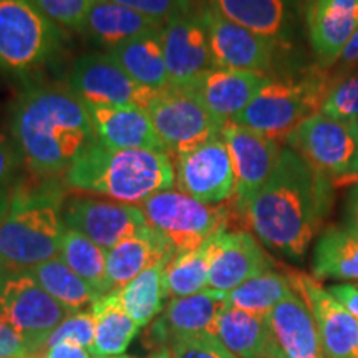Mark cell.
Returning <instances> with one entry per match:
<instances>
[{
    "label": "cell",
    "mask_w": 358,
    "mask_h": 358,
    "mask_svg": "<svg viewBox=\"0 0 358 358\" xmlns=\"http://www.w3.org/2000/svg\"><path fill=\"white\" fill-rule=\"evenodd\" d=\"M24 159L12 134L0 131V186H12L20 178Z\"/></svg>",
    "instance_id": "41"
},
{
    "label": "cell",
    "mask_w": 358,
    "mask_h": 358,
    "mask_svg": "<svg viewBox=\"0 0 358 358\" xmlns=\"http://www.w3.org/2000/svg\"><path fill=\"white\" fill-rule=\"evenodd\" d=\"M0 358H34L22 335L2 317H0Z\"/></svg>",
    "instance_id": "42"
},
{
    "label": "cell",
    "mask_w": 358,
    "mask_h": 358,
    "mask_svg": "<svg viewBox=\"0 0 358 358\" xmlns=\"http://www.w3.org/2000/svg\"><path fill=\"white\" fill-rule=\"evenodd\" d=\"M303 19L317 65L330 69L358 29V0H306Z\"/></svg>",
    "instance_id": "20"
},
{
    "label": "cell",
    "mask_w": 358,
    "mask_h": 358,
    "mask_svg": "<svg viewBox=\"0 0 358 358\" xmlns=\"http://www.w3.org/2000/svg\"><path fill=\"white\" fill-rule=\"evenodd\" d=\"M292 289L310 308L327 358H358V320L313 277L285 268Z\"/></svg>",
    "instance_id": "16"
},
{
    "label": "cell",
    "mask_w": 358,
    "mask_h": 358,
    "mask_svg": "<svg viewBox=\"0 0 358 358\" xmlns=\"http://www.w3.org/2000/svg\"><path fill=\"white\" fill-rule=\"evenodd\" d=\"M95 313L92 308L87 310H78V312H70L65 317V320L57 327L55 330L50 334V337L45 342L43 350L50 348L58 343H77L88 350L93 348V342H95ZM42 350V352H43ZM40 352V353H42ZM38 353V355H40Z\"/></svg>",
    "instance_id": "37"
},
{
    "label": "cell",
    "mask_w": 358,
    "mask_h": 358,
    "mask_svg": "<svg viewBox=\"0 0 358 358\" xmlns=\"http://www.w3.org/2000/svg\"><path fill=\"white\" fill-rule=\"evenodd\" d=\"M69 88L88 106H136L148 110L158 90L140 85L108 53H85L69 75Z\"/></svg>",
    "instance_id": "10"
},
{
    "label": "cell",
    "mask_w": 358,
    "mask_h": 358,
    "mask_svg": "<svg viewBox=\"0 0 358 358\" xmlns=\"http://www.w3.org/2000/svg\"><path fill=\"white\" fill-rule=\"evenodd\" d=\"M146 358H173V350L171 347H158Z\"/></svg>",
    "instance_id": "49"
},
{
    "label": "cell",
    "mask_w": 358,
    "mask_h": 358,
    "mask_svg": "<svg viewBox=\"0 0 358 358\" xmlns=\"http://www.w3.org/2000/svg\"><path fill=\"white\" fill-rule=\"evenodd\" d=\"M330 181H332L334 189H340V187H348V186L355 187L358 186V171L352 174H345V176L330 179Z\"/></svg>",
    "instance_id": "47"
},
{
    "label": "cell",
    "mask_w": 358,
    "mask_h": 358,
    "mask_svg": "<svg viewBox=\"0 0 358 358\" xmlns=\"http://www.w3.org/2000/svg\"><path fill=\"white\" fill-rule=\"evenodd\" d=\"M65 30L32 0H0V71L25 78L50 65L65 47Z\"/></svg>",
    "instance_id": "6"
},
{
    "label": "cell",
    "mask_w": 358,
    "mask_h": 358,
    "mask_svg": "<svg viewBox=\"0 0 358 358\" xmlns=\"http://www.w3.org/2000/svg\"><path fill=\"white\" fill-rule=\"evenodd\" d=\"M327 290L340 306L358 320V284H335Z\"/></svg>",
    "instance_id": "43"
},
{
    "label": "cell",
    "mask_w": 358,
    "mask_h": 358,
    "mask_svg": "<svg viewBox=\"0 0 358 358\" xmlns=\"http://www.w3.org/2000/svg\"><path fill=\"white\" fill-rule=\"evenodd\" d=\"M214 243H216V234L209 237L199 248L174 254L171 261L166 264L164 284H166L169 301L208 289Z\"/></svg>",
    "instance_id": "32"
},
{
    "label": "cell",
    "mask_w": 358,
    "mask_h": 358,
    "mask_svg": "<svg viewBox=\"0 0 358 358\" xmlns=\"http://www.w3.org/2000/svg\"><path fill=\"white\" fill-rule=\"evenodd\" d=\"M100 145L111 150L166 151L146 110L136 106H88Z\"/></svg>",
    "instance_id": "24"
},
{
    "label": "cell",
    "mask_w": 358,
    "mask_h": 358,
    "mask_svg": "<svg viewBox=\"0 0 358 358\" xmlns=\"http://www.w3.org/2000/svg\"><path fill=\"white\" fill-rule=\"evenodd\" d=\"M161 38L171 87L189 88L206 71L216 66L199 8L164 24Z\"/></svg>",
    "instance_id": "15"
},
{
    "label": "cell",
    "mask_w": 358,
    "mask_h": 358,
    "mask_svg": "<svg viewBox=\"0 0 358 358\" xmlns=\"http://www.w3.org/2000/svg\"><path fill=\"white\" fill-rule=\"evenodd\" d=\"M156 29H161V25L131 8L120 6L113 0H95L85 20L82 34L110 50L116 45Z\"/></svg>",
    "instance_id": "28"
},
{
    "label": "cell",
    "mask_w": 358,
    "mask_h": 358,
    "mask_svg": "<svg viewBox=\"0 0 358 358\" xmlns=\"http://www.w3.org/2000/svg\"><path fill=\"white\" fill-rule=\"evenodd\" d=\"M350 127H352L353 136H355V140H357V145H358V120H355V122L350 123Z\"/></svg>",
    "instance_id": "50"
},
{
    "label": "cell",
    "mask_w": 358,
    "mask_h": 358,
    "mask_svg": "<svg viewBox=\"0 0 358 358\" xmlns=\"http://www.w3.org/2000/svg\"><path fill=\"white\" fill-rule=\"evenodd\" d=\"M340 70L338 75L347 73V71L355 70L358 66V29L357 32L353 34L350 42L347 43V47L343 48L342 55H340Z\"/></svg>",
    "instance_id": "45"
},
{
    "label": "cell",
    "mask_w": 358,
    "mask_h": 358,
    "mask_svg": "<svg viewBox=\"0 0 358 358\" xmlns=\"http://www.w3.org/2000/svg\"><path fill=\"white\" fill-rule=\"evenodd\" d=\"M226 306V294L213 289L171 299L164 310L148 325L143 343L155 350L158 347H169L176 338L187 335H213L219 313Z\"/></svg>",
    "instance_id": "18"
},
{
    "label": "cell",
    "mask_w": 358,
    "mask_h": 358,
    "mask_svg": "<svg viewBox=\"0 0 358 358\" xmlns=\"http://www.w3.org/2000/svg\"><path fill=\"white\" fill-rule=\"evenodd\" d=\"M95 358H133V357H128V355H115V357H95Z\"/></svg>",
    "instance_id": "52"
},
{
    "label": "cell",
    "mask_w": 358,
    "mask_h": 358,
    "mask_svg": "<svg viewBox=\"0 0 358 358\" xmlns=\"http://www.w3.org/2000/svg\"><path fill=\"white\" fill-rule=\"evenodd\" d=\"M10 134L35 176L60 178L96 145L88 105L62 85L29 87L12 110Z\"/></svg>",
    "instance_id": "2"
},
{
    "label": "cell",
    "mask_w": 358,
    "mask_h": 358,
    "mask_svg": "<svg viewBox=\"0 0 358 358\" xmlns=\"http://www.w3.org/2000/svg\"><path fill=\"white\" fill-rule=\"evenodd\" d=\"M213 335L237 358H271L279 348L267 317L231 306L219 313Z\"/></svg>",
    "instance_id": "26"
},
{
    "label": "cell",
    "mask_w": 358,
    "mask_h": 358,
    "mask_svg": "<svg viewBox=\"0 0 358 358\" xmlns=\"http://www.w3.org/2000/svg\"><path fill=\"white\" fill-rule=\"evenodd\" d=\"M292 285L287 275L272 271L252 277L239 287L226 294L227 306L241 308V310L254 313V315L267 317L282 299L292 292Z\"/></svg>",
    "instance_id": "35"
},
{
    "label": "cell",
    "mask_w": 358,
    "mask_h": 358,
    "mask_svg": "<svg viewBox=\"0 0 358 358\" xmlns=\"http://www.w3.org/2000/svg\"><path fill=\"white\" fill-rule=\"evenodd\" d=\"M174 254L176 252L171 243L150 224L133 232L108 250L106 275H108L110 294L122 290L146 268L169 261Z\"/></svg>",
    "instance_id": "23"
},
{
    "label": "cell",
    "mask_w": 358,
    "mask_h": 358,
    "mask_svg": "<svg viewBox=\"0 0 358 358\" xmlns=\"http://www.w3.org/2000/svg\"><path fill=\"white\" fill-rule=\"evenodd\" d=\"M226 19L250 32L289 47L299 19L301 0H208Z\"/></svg>",
    "instance_id": "22"
},
{
    "label": "cell",
    "mask_w": 358,
    "mask_h": 358,
    "mask_svg": "<svg viewBox=\"0 0 358 358\" xmlns=\"http://www.w3.org/2000/svg\"><path fill=\"white\" fill-rule=\"evenodd\" d=\"M315 279L358 280V234L347 227H327L313 245Z\"/></svg>",
    "instance_id": "29"
},
{
    "label": "cell",
    "mask_w": 358,
    "mask_h": 358,
    "mask_svg": "<svg viewBox=\"0 0 358 358\" xmlns=\"http://www.w3.org/2000/svg\"><path fill=\"white\" fill-rule=\"evenodd\" d=\"M287 145L308 166L330 179L358 171V145L348 123L315 113L294 129Z\"/></svg>",
    "instance_id": "11"
},
{
    "label": "cell",
    "mask_w": 358,
    "mask_h": 358,
    "mask_svg": "<svg viewBox=\"0 0 358 358\" xmlns=\"http://www.w3.org/2000/svg\"><path fill=\"white\" fill-rule=\"evenodd\" d=\"M199 10L208 29L214 65L272 77L279 45L226 19L208 0L201 3Z\"/></svg>",
    "instance_id": "13"
},
{
    "label": "cell",
    "mask_w": 358,
    "mask_h": 358,
    "mask_svg": "<svg viewBox=\"0 0 358 358\" xmlns=\"http://www.w3.org/2000/svg\"><path fill=\"white\" fill-rule=\"evenodd\" d=\"M174 186L206 204H221L234 196V169L224 138L206 143L189 153L173 156Z\"/></svg>",
    "instance_id": "14"
},
{
    "label": "cell",
    "mask_w": 358,
    "mask_h": 358,
    "mask_svg": "<svg viewBox=\"0 0 358 358\" xmlns=\"http://www.w3.org/2000/svg\"><path fill=\"white\" fill-rule=\"evenodd\" d=\"M222 138L234 169V196L229 199V206L232 216L239 219L249 201L274 173L282 146L280 143L234 122L224 124Z\"/></svg>",
    "instance_id": "12"
},
{
    "label": "cell",
    "mask_w": 358,
    "mask_h": 358,
    "mask_svg": "<svg viewBox=\"0 0 358 358\" xmlns=\"http://www.w3.org/2000/svg\"><path fill=\"white\" fill-rule=\"evenodd\" d=\"M148 224L171 243L174 252H186L229 227L231 206L206 204L179 189L156 192L140 204Z\"/></svg>",
    "instance_id": "7"
},
{
    "label": "cell",
    "mask_w": 358,
    "mask_h": 358,
    "mask_svg": "<svg viewBox=\"0 0 358 358\" xmlns=\"http://www.w3.org/2000/svg\"><path fill=\"white\" fill-rule=\"evenodd\" d=\"M272 267L274 261L256 236L243 229L219 231L214 243L208 289L227 294L252 277L272 271Z\"/></svg>",
    "instance_id": "19"
},
{
    "label": "cell",
    "mask_w": 358,
    "mask_h": 358,
    "mask_svg": "<svg viewBox=\"0 0 358 358\" xmlns=\"http://www.w3.org/2000/svg\"><path fill=\"white\" fill-rule=\"evenodd\" d=\"M92 350L77 343H58L47 350H43L37 358H93Z\"/></svg>",
    "instance_id": "44"
},
{
    "label": "cell",
    "mask_w": 358,
    "mask_h": 358,
    "mask_svg": "<svg viewBox=\"0 0 358 358\" xmlns=\"http://www.w3.org/2000/svg\"><path fill=\"white\" fill-rule=\"evenodd\" d=\"M146 111L171 158L221 138L226 124L208 110L196 92L171 85L159 90Z\"/></svg>",
    "instance_id": "8"
},
{
    "label": "cell",
    "mask_w": 358,
    "mask_h": 358,
    "mask_svg": "<svg viewBox=\"0 0 358 358\" xmlns=\"http://www.w3.org/2000/svg\"><path fill=\"white\" fill-rule=\"evenodd\" d=\"M275 342L287 358H327L317 322L295 290L267 315Z\"/></svg>",
    "instance_id": "25"
},
{
    "label": "cell",
    "mask_w": 358,
    "mask_h": 358,
    "mask_svg": "<svg viewBox=\"0 0 358 358\" xmlns=\"http://www.w3.org/2000/svg\"><path fill=\"white\" fill-rule=\"evenodd\" d=\"M106 252L82 232L65 226L58 257L103 297L110 294L106 275Z\"/></svg>",
    "instance_id": "34"
},
{
    "label": "cell",
    "mask_w": 358,
    "mask_h": 358,
    "mask_svg": "<svg viewBox=\"0 0 358 358\" xmlns=\"http://www.w3.org/2000/svg\"><path fill=\"white\" fill-rule=\"evenodd\" d=\"M319 113L348 124L358 120V70L335 75Z\"/></svg>",
    "instance_id": "36"
},
{
    "label": "cell",
    "mask_w": 358,
    "mask_h": 358,
    "mask_svg": "<svg viewBox=\"0 0 358 358\" xmlns=\"http://www.w3.org/2000/svg\"><path fill=\"white\" fill-rule=\"evenodd\" d=\"M173 358H237L211 334H196L171 343Z\"/></svg>",
    "instance_id": "40"
},
{
    "label": "cell",
    "mask_w": 358,
    "mask_h": 358,
    "mask_svg": "<svg viewBox=\"0 0 358 358\" xmlns=\"http://www.w3.org/2000/svg\"><path fill=\"white\" fill-rule=\"evenodd\" d=\"M29 272L69 312L87 310L88 307L92 308L98 299H101L60 257L38 264V266L30 268Z\"/></svg>",
    "instance_id": "33"
},
{
    "label": "cell",
    "mask_w": 358,
    "mask_h": 358,
    "mask_svg": "<svg viewBox=\"0 0 358 358\" xmlns=\"http://www.w3.org/2000/svg\"><path fill=\"white\" fill-rule=\"evenodd\" d=\"M345 227L358 234V186L352 187L345 199Z\"/></svg>",
    "instance_id": "46"
},
{
    "label": "cell",
    "mask_w": 358,
    "mask_h": 358,
    "mask_svg": "<svg viewBox=\"0 0 358 358\" xmlns=\"http://www.w3.org/2000/svg\"><path fill=\"white\" fill-rule=\"evenodd\" d=\"M64 181L69 189L140 206L156 192L173 189L176 174L166 151L111 150L96 143L75 161Z\"/></svg>",
    "instance_id": "4"
},
{
    "label": "cell",
    "mask_w": 358,
    "mask_h": 358,
    "mask_svg": "<svg viewBox=\"0 0 358 358\" xmlns=\"http://www.w3.org/2000/svg\"><path fill=\"white\" fill-rule=\"evenodd\" d=\"M10 189L12 186H0V224L6 217L8 203H10Z\"/></svg>",
    "instance_id": "48"
},
{
    "label": "cell",
    "mask_w": 358,
    "mask_h": 358,
    "mask_svg": "<svg viewBox=\"0 0 358 358\" xmlns=\"http://www.w3.org/2000/svg\"><path fill=\"white\" fill-rule=\"evenodd\" d=\"M95 313V342L92 353L95 357L123 355L133 338L140 332V325L128 315L116 294L103 295L92 306Z\"/></svg>",
    "instance_id": "30"
},
{
    "label": "cell",
    "mask_w": 358,
    "mask_h": 358,
    "mask_svg": "<svg viewBox=\"0 0 358 358\" xmlns=\"http://www.w3.org/2000/svg\"><path fill=\"white\" fill-rule=\"evenodd\" d=\"M271 358H287V357L284 355V352H282L280 347H279V348H277V350L274 352V355H272Z\"/></svg>",
    "instance_id": "51"
},
{
    "label": "cell",
    "mask_w": 358,
    "mask_h": 358,
    "mask_svg": "<svg viewBox=\"0 0 358 358\" xmlns=\"http://www.w3.org/2000/svg\"><path fill=\"white\" fill-rule=\"evenodd\" d=\"M161 29L138 35L106 50L134 82L158 92L171 85L166 60H164Z\"/></svg>",
    "instance_id": "27"
},
{
    "label": "cell",
    "mask_w": 358,
    "mask_h": 358,
    "mask_svg": "<svg viewBox=\"0 0 358 358\" xmlns=\"http://www.w3.org/2000/svg\"><path fill=\"white\" fill-rule=\"evenodd\" d=\"M268 78L271 77L267 75L254 71L214 66L189 88L196 92V95L216 118L229 123L243 113Z\"/></svg>",
    "instance_id": "21"
},
{
    "label": "cell",
    "mask_w": 358,
    "mask_h": 358,
    "mask_svg": "<svg viewBox=\"0 0 358 358\" xmlns=\"http://www.w3.org/2000/svg\"><path fill=\"white\" fill-rule=\"evenodd\" d=\"M163 27L174 17L196 8V0H113Z\"/></svg>",
    "instance_id": "39"
},
{
    "label": "cell",
    "mask_w": 358,
    "mask_h": 358,
    "mask_svg": "<svg viewBox=\"0 0 358 358\" xmlns=\"http://www.w3.org/2000/svg\"><path fill=\"white\" fill-rule=\"evenodd\" d=\"M34 6L62 30L82 32L95 0H32Z\"/></svg>",
    "instance_id": "38"
},
{
    "label": "cell",
    "mask_w": 358,
    "mask_h": 358,
    "mask_svg": "<svg viewBox=\"0 0 358 358\" xmlns=\"http://www.w3.org/2000/svg\"><path fill=\"white\" fill-rule=\"evenodd\" d=\"M64 222L106 252L133 232L148 226L140 206L93 198H75L65 203Z\"/></svg>",
    "instance_id": "17"
},
{
    "label": "cell",
    "mask_w": 358,
    "mask_h": 358,
    "mask_svg": "<svg viewBox=\"0 0 358 358\" xmlns=\"http://www.w3.org/2000/svg\"><path fill=\"white\" fill-rule=\"evenodd\" d=\"M169 261L146 268L122 290L115 292L122 307L140 325V329L150 325L166 307L164 302L169 297L166 284H164V268Z\"/></svg>",
    "instance_id": "31"
},
{
    "label": "cell",
    "mask_w": 358,
    "mask_h": 358,
    "mask_svg": "<svg viewBox=\"0 0 358 358\" xmlns=\"http://www.w3.org/2000/svg\"><path fill=\"white\" fill-rule=\"evenodd\" d=\"M65 181L50 176L19 178L0 224V274L30 271L58 257L65 231Z\"/></svg>",
    "instance_id": "3"
},
{
    "label": "cell",
    "mask_w": 358,
    "mask_h": 358,
    "mask_svg": "<svg viewBox=\"0 0 358 358\" xmlns=\"http://www.w3.org/2000/svg\"><path fill=\"white\" fill-rule=\"evenodd\" d=\"M334 77L320 65L301 75H272L234 123L277 143L287 141L299 124L319 113Z\"/></svg>",
    "instance_id": "5"
},
{
    "label": "cell",
    "mask_w": 358,
    "mask_h": 358,
    "mask_svg": "<svg viewBox=\"0 0 358 358\" xmlns=\"http://www.w3.org/2000/svg\"><path fill=\"white\" fill-rule=\"evenodd\" d=\"M69 313L29 271L0 274V317L22 335L34 358Z\"/></svg>",
    "instance_id": "9"
},
{
    "label": "cell",
    "mask_w": 358,
    "mask_h": 358,
    "mask_svg": "<svg viewBox=\"0 0 358 358\" xmlns=\"http://www.w3.org/2000/svg\"><path fill=\"white\" fill-rule=\"evenodd\" d=\"M334 204L330 178L317 173L290 148H282L268 181L249 201L239 221L266 248L301 261Z\"/></svg>",
    "instance_id": "1"
}]
</instances>
